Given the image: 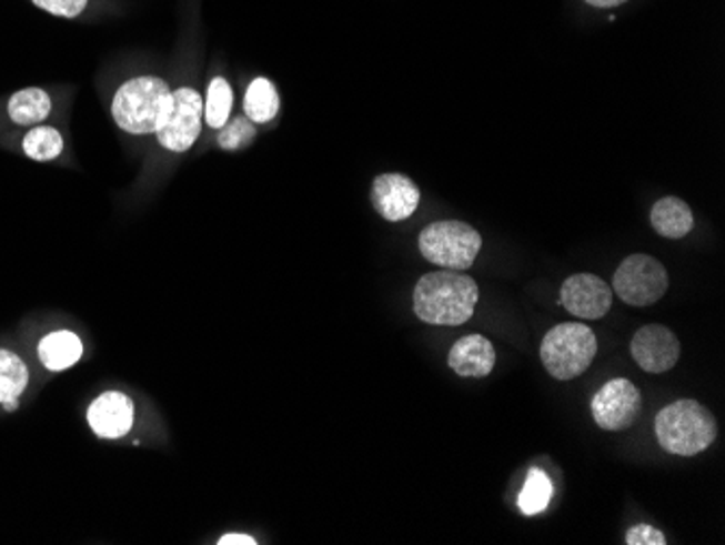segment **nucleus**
<instances>
[{
  "label": "nucleus",
  "instance_id": "nucleus-1",
  "mask_svg": "<svg viewBox=\"0 0 725 545\" xmlns=\"http://www.w3.org/2000/svg\"><path fill=\"white\" fill-rule=\"evenodd\" d=\"M479 304V285L456 270H439L422 276L415 285L413 311L433 326H461Z\"/></svg>",
  "mask_w": 725,
  "mask_h": 545
},
{
  "label": "nucleus",
  "instance_id": "nucleus-2",
  "mask_svg": "<svg viewBox=\"0 0 725 545\" xmlns=\"http://www.w3.org/2000/svg\"><path fill=\"white\" fill-rule=\"evenodd\" d=\"M656 440L663 450L677 456H695L713 446L717 422L713 413L695 400H677L667 404L654 422Z\"/></svg>",
  "mask_w": 725,
  "mask_h": 545
},
{
  "label": "nucleus",
  "instance_id": "nucleus-3",
  "mask_svg": "<svg viewBox=\"0 0 725 545\" xmlns=\"http://www.w3.org/2000/svg\"><path fill=\"white\" fill-rule=\"evenodd\" d=\"M170 97L172 90L157 77L131 79L113 97V120L122 131L131 135L157 133L168 111Z\"/></svg>",
  "mask_w": 725,
  "mask_h": 545
},
{
  "label": "nucleus",
  "instance_id": "nucleus-4",
  "mask_svg": "<svg viewBox=\"0 0 725 545\" xmlns=\"http://www.w3.org/2000/svg\"><path fill=\"white\" fill-rule=\"evenodd\" d=\"M597 354L595 333L581 322H565L554 326L543 344L541 361L556 381H574L584 374Z\"/></svg>",
  "mask_w": 725,
  "mask_h": 545
},
{
  "label": "nucleus",
  "instance_id": "nucleus-5",
  "mask_svg": "<svg viewBox=\"0 0 725 545\" xmlns=\"http://www.w3.org/2000/svg\"><path fill=\"white\" fill-rule=\"evenodd\" d=\"M483 246L481 233L456 220L435 222L426 226L420 235V252L431 263L441 265L443 270H467Z\"/></svg>",
  "mask_w": 725,
  "mask_h": 545
},
{
  "label": "nucleus",
  "instance_id": "nucleus-6",
  "mask_svg": "<svg viewBox=\"0 0 725 545\" xmlns=\"http://www.w3.org/2000/svg\"><path fill=\"white\" fill-rule=\"evenodd\" d=\"M613 290L626 304H656L669 290L665 265L650 254H632L615 272Z\"/></svg>",
  "mask_w": 725,
  "mask_h": 545
},
{
  "label": "nucleus",
  "instance_id": "nucleus-7",
  "mask_svg": "<svg viewBox=\"0 0 725 545\" xmlns=\"http://www.w3.org/2000/svg\"><path fill=\"white\" fill-rule=\"evenodd\" d=\"M202 118H204L202 97L192 88L174 90L168 102L163 122L157 129L159 144L172 152H185L192 149L202 129Z\"/></svg>",
  "mask_w": 725,
  "mask_h": 545
},
{
  "label": "nucleus",
  "instance_id": "nucleus-8",
  "mask_svg": "<svg viewBox=\"0 0 725 545\" xmlns=\"http://www.w3.org/2000/svg\"><path fill=\"white\" fill-rule=\"evenodd\" d=\"M641 392L626 379H615L606 383L593 400L591 411L600 428L617 433L630 428L641 413Z\"/></svg>",
  "mask_w": 725,
  "mask_h": 545
},
{
  "label": "nucleus",
  "instance_id": "nucleus-9",
  "mask_svg": "<svg viewBox=\"0 0 725 545\" xmlns=\"http://www.w3.org/2000/svg\"><path fill=\"white\" fill-rule=\"evenodd\" d=\"M632 356L650 374L669 372L679 359V342L676 335L661 324H647L632 337Z\"/></svg>",
  "mask_w": 725,
  "mask_h": 545
},
{
  "label": "nucleus",
  "instance_id": "nucleus-10",
  "mask_svg": "<svg viewBox=\"0 0 725 545\" xmlns=\"http://www.w3.org/2000/svg\"><path fill=\"white\" fill-rule=\"evenodd\" d=\"M561 304L581 320H600L613 306V292L595 274H576L563 283Z\"/></svg>",
  "mask_w": 725,
  "mask_h": 545
},
{
  "label": "nucleus",
  "instance_id": "nucleus-11",
  "mask_svg": "<svg viewBox=\"0 0 725 545\" xmlns=\"http://www.w3.org/2000/svg\"><path fill=\"white\" fill-rule=\"evenodd\" d=\"M88 424L100 440H120L135 424V404L122 392H104L90 404Z\"/></svg>",
  "mask_w": 725,
  "mask_h": 545
},
{
  "label": "nucleus",
  "instance_id": "nucleus-12",
  "mask_svg": "<svg viewBox=\"0 0 725 545\" xmlns=\"http://www.w3.org/2000/svg\"><path fill=\"white\" fill-rule=\"evenodd\" d=\"M372 202L385 220L402 222L415 213L420 190L404 174H381L372 185Z\"/></svg>",
  "mask_w": 725,
  "mask_h": 545
},
{
  "label": "nucleus",
  "instance_id": "nucleus-13",
  "mask_svg": "<svg viewBox=\"0 0 725 545\" xmlns=\"http://www.w3.org/2000/svg\"><path fill=\"white\" fill-rule=\"evenodd\" d=\"M447 363L459 376L484 379L495 365V347L483 335H465L450 350Z\"/></svg>",
  "mask_w": 725,
  "mask_h": 545
},
{
  "label": "nucleus",
  "instance_id": "nucleus-14",
  "mask_svg": "<svg viewBox=\"0 0 725 545\" xmlns=\"http://www.w3.org/2000/svg\"><path fill=\"white\" fill-rule=\"evenodd\" d=\"M693 211L684 200L676 196L661 199L652 209V226L658 235L667 240H682L693 229Z\"/></svg>",
  "mask_w": 725,
  "mask_h": 545
},
{
  "label": "nucleus",
  "instance_id": "nucleus-15",
  "mask_svg": "<svg viewBox=\"0 0 725 545\" xmlns=\"http://www.w3.org/2000/svg\"><path fill=\"white\" fill-rule=\"evenodd\" d=\"M40 361L50 372H63L83 356V342L72 331H57L47 335L38 346Z\"/></svg>",
  "mask_w": 725,
  "mask_h": 545
},
{
  "label": "nucleus",
  "instance_id": "nucleus-16",
  "mask_svg": "<svg viewBox=\"0 0 725 545\" xmlns=\"http://www.w3.org/2000/svg\"><path fill=\"white\" fill-rule=\"evenodd\" d=\"M50 107H52V102L44 90L27 88L11 97L7 104V111H9V118L18 127H31V124H40L49 118Z\"/></svg>",
  "mask_w": 725,
  "mask_h": 545
},
{
  "label": "nucleus",
  "instance_id": "nucleus-17",
  "mask_svg": "<svg viewBox=\"0 0 725 545\" xmlns=\"http://www.w3.org/2000/svg\"><path fill=\"white\" fill-rule=\"evenodd\" d=\"M279 109H281V99H279L274 83L268 79H261V77L254 79L243 99L245 118L254 124H265L276 118Z\"/></svg>",
  "mask_w": 725,
  "mask_h": 545
},
{
  "label": "nucleus",
  "instance_id": "nucleus-18",
  "mask_svg": "<svg viewBox=\"0 0 725 545\" xmlns=\"http://www.w3.org/2000/svg\"><path fill=\"white\" fill-rule=\"evenodd\" d=\"M29 385V370L24 361L11 352L0 347V404L11 397H20Z\"/></svg>",
  "mask_w": 725,
  "mask_h": 545
},
{
  "label": "nucleus",
  "instance_id": "nucleus-19",
  "mask_svg": "<svg viewBox=\"0 0 725 545\" xmlns=\"http://www.w3.org/2000/svg\"><path fill=\"white\" fill-rule=\"evenodd\" d=\"M231 107H233V90L226 83V79L215 77L209 83V92H207V100H204V120L211 129H222L229 122L231 115Z\"/></svg>",
  "mask_w": 725,
  "mask_h": 545
},
{
  "label": "nucleus",
  "instance_id": "nucleus-20",
  "mask_svg": "<svg viewBox=\"0 0 725 545\" xmlns=\"http://www.w3.org/2000/svg\"><path fill=\"white\" fill-rule=\"evenodd\" d=\"M552 494H554V485L550 476L541 470H531L526 485L520 494V511L528 517L543 513L552 499Z\"/></svg>",
  "mask_w": 725,
  "mask_h": 545
},
{
  "label": "nucleus",
  "instance_id": "nucleus-21",
  "mask_svg": "<svg viewBox=\"0 0 725 545\" xmlns=\"http://www.w3.org/2000/svg\"><path fill=\"white\" fill-rule=\"evenodd\" d=\"M22 149L33 161H52L63 150V138L52 127H36L24 135Z\"/></svg>",
  "mask_w": 725,
  "mask_h": 545
},
{
  "label": "nucleus",
  "instance_id": "nucleus-22",
  "mask_svg": "<svg viewBox=\"0 0 725 545\" xmlns=\"http://www.w3.org/2000/svg\"><path fill=\"white\" fill-rule=\"evenodd\" d=\"M254 135H256L254 124L248 118H235L233 122L222 127L218 144H220V149L224 150L243 149L254 140Z\"/></svg>",
  "mask_w": 725,
  "mask_h": 545
},
{
  "label": "nucleus",
  "instance_id": "nucleus-23",
  "mask_svg": "<svg viewBox=\"0 0 725 545\" xmlns=\"http://www.w3.org/2000/svg\"><path fill=\"white\" fill-rule=\"evenodd\" d=\"M40 9H47L52 16L61 18H77L90 0H33Z\"/></svg>",
  "mask_w": 725,
  "mask_h": 545
},
{
  "label": "nucleus",
  "instance_id": "nucleus-24",
  "mask_svg": "<svg viewBox=\"0 0 725 545\" xmlns=\"http://www.w3.org/2000/svg\"><path fill=\"white\" fill-rule=\"evenodd\" d=\"M626 544L628 545H665V535L650 526V524H638V526H632L626 535Z\"/></svg>",
  "mask_w": 725,
  "mask_h": 545
},
{
  "label": "nucleus",
  "instance_id": "nucleus-25",
  "mask_svg": "<svg viewBox=\"0 0 725 545\" xmlns=\"http://www.w3.org/2000/svg\"><path fill=\"white\" fill-rule=\"evenodd\" d=\"M220 545H254L256 542L248 535H240V533H231V535H224L220 542Z\"/></svg>",
  "mask_w": 725,
  "mask_h": 545
},
{
  "label": "nucleus",
  "instance_id": "nucleus-26",
  "mask_svg": "<svg viewBox=\"0 0 725 545\" xmlns=\"http://www.w3.org/2000/svg\"><path fill=\"white\" fill-rule=\"evenodd\" d=\"M591 7H600V9H608V7H617L626 0H586Z\"/></svg>",
  "mask_w": 725,
  "mask_h": 545
},
{
  "label": "nucleus",
  "instance_id": "nucleus-27",
  "mask_svg": "<svg viewBox=\"0 0 725 545\" xmlns=\"http://www.w3.org/2000/svg\"><path fill=\"white\" fill-rule=\"evenodd\" d=\"M0 406H2L4 411H16V408L20 406V397H11V400H4Z\"/></svg>",
  "mask_w": 725,
  "mask_h": 545
}]
</instances>
